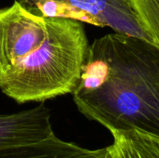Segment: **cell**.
I'll return each mask as SVG.
<instances>
[{
    "instance_id": "obj_5",
    "label": "cell",
    "mask_w": 159,
    "mask_h": 158,
    "mask_svg": "<svg viewBox=\"0 0 159 158\" xmlns=\"http://www.w3.org/2000/svg\"><path fill=\"white\" fill-rule=\"evenodd\" d=\"M107 148L89 150L65 142L55 134L36 144L0 149V158H108Z\"/></svg>"
},
{
    "instance_id": "obj_8",
    "label": "cell",
    "mask_w": 159,
    "mask_h": 158,
    "mask_svg": "<svg viewBox=\"0 0 159 158\" xmlns=\"http://www.w3.org/2000/svg\"><path fill=\"white\" fill-rule=\"evenodd\" d=\"M108 158H109V157H108Z\"/></svg>"
},
{
    "instance_id": "obj_3",
    "label": "cell",
    "mask_w": 159,
    "mask_h": 158,
    "mask_svg": "<svg viewBox=\"0 0 159 158\" xmlns=\"http://www.w3.org/2000/svg\"><path fill=\"white\" fill-rule=\"evenodd\" d=\"M31 12L49 18H65L115 33L153 42L129 0H16Z\"/></svg>"
},
{
    "instance_id": "obj_2",
    "label": "cell",
    "mask_w": 159,
    "mask_h": 158,
    "mask_svg": "<svg viewBox=\"0 0 159 158\" xmlns=\"http://www.w3.org/2000/svg\"><path fill=\"white\" fill-rule=\"evenodd\" d=\"M88 47L83 22L43 17L15 0L0 9V90L20 104L72 94Z\"/></svg>"
},
{
    "instance_id": "obj_7",
    "label": "cell",
    "mask_w": 159,
    "mask_h": 158,
    "mask_svg": "<svg viewBox=\"0 0 159 158\" xmlns=\"http://www.w3.org/2000/svg\"><path fill=\"white\" fill-rule=\"evenodd\" d=\"M141 24L159 47V0H129Z\"/></svg>"
},
{
    "instance_id": "obj_6",
    "label": "cell",
    "mask_w": 159,
    "mask_h": 158,
    "mask_svg": "<svg viewBox=\"0 0 159 158\" xmlns=\"http://www.w3.org/2000/svg\"><path fill=\"white\" fill-rule=\"evenodd\" d=\"M109 158H159V139L138 130L111 132Z\"/></svg>"
},
{
    "instance_id": "obj_4",
    "label": "cell",
    "mask_w": 159,
    "mask_h": 158,
    "mask_svg": "<svg viewBox=\"0 0 159 158\" xmlns=\"http://www.w3.org/2000/svg\"><path fill=\"white\" fill-rule=\"evenodd\" d=\"M54 134L51 112L44 102L32 109L0 114V149L36 144Z\"/></svg>"
},
{
    "instance_id": "obj_1",
    "label": "cell",
    "mask_w": 159,
    "mask_h": 158,
    "mask_svg": "<svg viewBox=\"0 0 159 158\" xmlns=\"http://www.w3.org/2000/svg\"><path fill=\"white\" fill-rule=\"evenodd\" d=\"M72 94L78 111L110 132L159 139V47L118 33L95 39Z\"/></svg>"
}]
</instances>
